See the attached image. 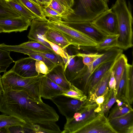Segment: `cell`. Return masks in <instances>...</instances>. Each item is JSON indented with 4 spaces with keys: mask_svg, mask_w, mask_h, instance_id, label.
Wrapping results in <instances>:
<instances>
[{
    "mask_svg": "<svg viewBox=\"0 0 133 133\" xmlns=\"http://www.w3.org/2000/svg\"><path fill=\"white\" fill-rule=\"evenodd\" d=\"M45 110L43 102L34 99L24 91L6 90L2 93L0 111L22 119L29 128L39 122Z\"/></svg>",
    "mask_w": 133,
    "mask_h": 133,
    "instance_id": "cell-1",
    "label": "cell"
},
{
    "mask_svg": "<svg viewBox=\"0 0 133 133\" xmlns=\"http://www.w3.org/2000/svg\"><path fill=\"white\" fill-rule=\"evenodd\" d=\"M111 8L115 14L118 23L117 47L126 50L133 46V17L131 4L126 0H116Z\"/></svg>",
    "mask_w": 133,
    "mask_h": 133,
    "instance_id": "cell-2",
    "label": "cell"
},
{
    "mask_svg": "<svg viewBox=\"0 0 133 133\" xmlns=\"http://www.w3.org/2000/svg\"><path fill=\"white\" fill-rule=\"evenodd\" d=\"M44 75L40 74L33 77H25L17 74L11 69L5 72L1 77L4 90H23L34 99L42 101L41 83Z\"/></svg>",
    "mask_w": 133,
    "mask_h": 133,
    "instance_id": "cell-3",
    "label": "cell"
},
{
    "mask_svg": "<svg viewBox=\"0 0 133 133\" xmlns=\"http://www.w3.org/2000/svg\"><path fill=\"white\" fill-rule=\"evenodd\" d=\"M75 14L63 21L70 22L92 21L104 11L109 9L103 0H76Z\"/></svg>",
    "mask_w": 133,
    "mask_h": 133,
    "instance_id": "cell-4",
    "label": "cell"
},
{
    "mask_svg": "<svg viewBox=\"0 0 133 133\" xmlns=\"http://www.w3.org/2000/svg\"><path fill=\"white\" fill-rule=\"evenodd\" d=\"M48 26L64 36L71 45L78 47H95L97 43L92 39L60 21H54L48 19Z\"/></svg>",
    "mask_w": 133,
    "mask_h": 133,
    "instance_id": "cell-5",
    "label": "cell"
},
{
    "mask_svg": "<svg viewBox=\"0 0 133 133\" xmlns=\"http://www.w3.org/2000/svg\"><path fill=\"white\" fill-rule=\"evenodd\" d=\"M97 105L95 102H89L87 99L86 103L73 116L66 119L64 130L62 133H76L85 124L94 118L97 113Z\"/></svg>",
    "mask_w": 133,
    "mask_h": 133,
    "instance_id": "cell-6",
    "label": "cell"
},
{
    "mask_svg": "<svg viewBox=\"0 0 133 133\" xmlns=\"http://www.w3.org/2000/svg\"><path fill=\"white\" fill-rule=\"evenodd\" d=\"M78 133H117L109 120L102 112H99L92 119L79 129Z\"/></svg>",
    "mask_w": 133,
    "mask_h": 133,
    "instance_id": "cell-7",
    "label": "cell"
},
{
    "mask_svg": "<svg viewBox=\"0 0 133 133\" xmlns=\"http://www.w3.org/2000/svg\"><path fill=\"white\" fill-rule=\"evenodd\" d=\"M50 100L56 105L59 112L66 119L72 117L87 102L62 95L52 98Z\"/></svg>",
    "mask_w": 133,
    "mask_h": 133,
    "instance_id": "cell-8",
    "label": "cell"
},
{
    "mask_svg": "<svg viewBox=\"0 0 133 133\" xmlns=\"http://www.w3.org/2000/svg\"><path fill=\"white\" fill-rule=\"evenodd\" d=\"M67 58H62L64 63V73L68 81H72L83 70L85 65L82 58L77 56L71 48H67L64 49Z\"/></svg>",
    "mask_w": 133,
    "mask_h": 133,
    "instance_id": "cell-9",
    "label": "cell"
},
{
    "mask_svg": "<svg viewBox=\"0 0 133 133\" xmlns=\"http://www.w3.org/2000/svg\"><path fill=\"white\" fill-rule=\"evenodd\" d=\"M92 22L107 35L118 34L117 18L111 8L104 11Z\"/></svg>",
    "mask_w": 133,
    "mask_h": 133,
    "instance_id": "cell-10",
    "label": "cell"
},
{
    "mask_svg": "<svg viewBox=\"0 0 133 133\" xmlns=\"http://www.w3.org/2000/svg\"><path fill=\"white\" fill-rule=\"evenodd\" d=\"M60 21L88 36L97 44L102 42L107 36L95 26L92 21Z\"/></svg>",
    "mask_w": 133,
    "mask_h": 133,
    "instance_id": "cell-11",
    "label": "cell"
},
{
    "mask_svg": "<svg viewBox=\"0 0 133 133\" xmlns=\"http://www.w3.org/2000/svg\"><path fill=\"white\" fill-rule=\"evenodd\" d=\"M31 20L22 16L0 19V27L3 32H21L27 30L31 25Z\"/></svg>",
    "mask_w": 133,
    "mask_h": 133,
    "instance_id": "cell-12",
    "label": "cell"
},
{
    "mask_svg": "<svg viewBox=\"0 0 133 133\" xmlns=\"http://www.w3.org/2000/svg\"><path fill=\"white\" fill-rule=\"evenodd\" d=\"M2 49L8 51H14L28 55L31 53L45 57L51 61L55 65L61 64L64 65L63 59L62 57L56 54L52 51L46 52L37 51L29 49L19 45H8L3 44Z\"/></svg>",
    "mask_w": 133,
    "mask_h": 133,
    "instance_id": "cell-13",
    "label": "cell"
},
{
    "mask_svg": "<svg viewBox=\"0 0 133 133\" xmlns=\"http://www.w3.org/2000/svg\"><path fill=\"white\" fill-rule=\"evenodd\" d=\"M30 26L27 36L28 38L42 44L53 51L49 43L45 40L46 39V34L49 28L47 22L34 19L31 20Z\"/></svg>",
    "mask_w": 133,
    "mask_h": 133,
    "instance_id": "cell-14",
    "label": "cell"
},
{
    "mask_svg": "<svg viewBox=\"0 0 133 133\" xmlns=\"http://www.w3.org/2000/svg\"><path fill=\"white\" fill-rule=\"evenodd\" d=\"M36 61L29 57L22 58L14 61L15 64L11 69L17 74L24 77L37 76L40 74L36 70Z\"/></svg>",
    "mask_w": 133,
    "mask_h": 133,
    "instance_id": "cell-15",
    "label": "cell"
},
{
    "mask_svg": "<svg viewBox=\"0 0 133 133\" xmlns=\"http://www.w3.org/2000/svg\"><path fill=\"white\" fill-rule=\"evenodd\" d=\"M65 90L59 86L44 75L41 83L40 94L41 97L50 100L62 95Z\"/></svg>",
    "mask_w": 133,
    "mask_h": 133,
    "instance_id": "cell-16",
    "label": "cell"
},
{
    "mask_svg": "<svg viewBox=\"0 0 133 133\" xmlns=\"http://www.w3.org/2000/svg\"><path fill=\"white\" fill-rule=\"evenodd\" d=\"M116 60L104 63L95 70L88 80L87 89L88 93L92 90L105 74L111 69Z\"/></svg>",
    "mask_w": 133,
    "mask_h": 133,
    "instance_id": "cell-17",
    "label": "cell"
},
{
    "mask_svg": "<svg viewBox=\"0 0 133 133\" xmlns=\"http://www.w3.org/2000/svg\"><path fill=\"white\" fill-rule=\"evenodd\" d=\"M64 65H55L46 76L54 82L65 90L69 89L71 85L65 76L64 71Z\"/></svg>",
    "mask_w": 133,
    "mask_h": 133,
    "instance_id": "cell-18",
    "label": "cell"
},
{
    "mask_svg": "<svg viewBox=\"0 0 133 133\" xmlns=\"http://www.w3.org/2000/svg\"><path fill=\"white\" fill-rule=\"evenodd\" d=\"M111 69L105 74L92 90L88 93L87 99L89 102H95V100L97 97L108 93L109 91V83Z\"/></svg>",
    "mask_w": 133,
    "mask_h": 133,
    "instance_id": "cell-19",
    "label": "cell"
},
{
    "mask_svg": "<svg viewBox=\"0 0 133 133\" xmlns=\"http://www.w3.org/2000/svg\"><path fill=\"white\" fill-rule=\"evenodd\" d=\"M123 52V50L117 47L106 51L94 62L92 68V74L100 65L107 62L116 60Z\"/></svg>",
    "mask_w": 133,
    "mask_h": 133,
    "instance_id": "cell-20",
    "label": "cell"
},
{
    "mask_svg": "<svg viewBox=\"0 0 133 133\" xmlns=\"http://www.w3.org/2000/svg\"><path fill=\"white\" fill-rule=\"evenodd\" d=\"M133 111H132L109 120L112 127L115 129H116L118 133H123L127 127L133 123Z\"/></svg>",
    "mask_w": 133,
    "mask_h": 133,
    "instance_id": "cell-21",
    "label": "cell"
},
{
    "mask_svg": "<svg viewBox=\"0 0 133 133\" xmlns=\"http://www.w3.org/2000/svg\"><path fill=\"white\" fill-rule=\"evenodd\" d=\"M126 76L124 97L129 103L132 104L133 101V64L128 63L126 66Z\"/></svg>",
    "mask_w": 133,
    "mask_h": 133,
    "instance_id": "cell-22",
    "label": "cell"
},
{
    "mask_svg": "<svg viewBox=\"0 0 133 133\" xmlns=\"http://www.w3.org/2000/svg\"><path fill=\"white\" fill-rule=\"evenodd\" d=\"M128 63L127 57L122 53L116 59L112 68V70L114 72V76L116 81L117 91L119 82Z\"/></svg>",
    "mask_w": 133,
    "mask_h": 133,
    "instance_id": "cell-23",
    "label": "cell"
},
{
    "mask_svg": "<svg viewBox=\"0 0 133 133\" xmlns=\"http://www.w3.org/2000/svg\"><path fill=\"white\" fill-rule=\"evenodd\" d=\"M26 8L36 16L37 20L47 22V19L45 16L42 7L30 0H15Z\"/></svg>",
    "mask_w": 133,
    "mask_h": 133,
    "instance_id": "cell-24",
    "label": "cell"
},
{
    "mask_svg": "<svg viewBox=\"0 0 133 133\" xmlns=\"http://www.w3.org/2000/svg\"><path fill=\"white\" fill-rule=\"evenodd\" d=\"M46 39L49 41L58 45L63 49L71 45L68 40L60 33L49 28L46 34Z\"/></svg>",
    "mask_w": 133,
    "mask_h": 133,
    "instance_id": "cell-25",
    "label": "cell"
},
{
    "mask_svg": "<svg viewBox=\"0 0 133 133\" xmlns=\"http://www.w3.org/2000/svg\"><path fill=\"white\" fill-rule=\"evenodd\" d=\"M48 6L61 15L62 20L75 14L73 9L68 7L59 0H51Z\"/></svg>",
    "mask_w": 133,
    "mask_h": 133,
    "instance_id": "cell-26",
    "label": "cell"
},
{
    "mask_svg": "<svg viewBox=\"0 0 133 133\" xmlns=\"http://www.w3.org/2000/svg\"><path fill=\"white\" fill-rule=\"evenodd\" d=\"M118 36V34L107 35L102 42L97 44L95 47L96 50L98 51H107L117 47Z\"/></svg>",
    "mask_w": 133,
    "mask_h": 133,
    "instance_id": "cell-27",
    "label": "cell"
},
{
    "mask_svg": "<svg viewBox=\"0 0 133 133\" xmlns=\"http://www.w3.org/2000/svg\"><path fill=\"white\" fill-rule=\"evenodd\" d=\"M21 16L9 4L6 0H0V19Z\"/></svg>",
    "mask_w": 133,
    "mask_h": 133,
    "instance_id": "cell-28",
    "label": "cell"
},
{
    "mask_svg": "<svg viewBox=\"0 0 133 133\" xmlns=\"http://www.w3.org/2000/svg\"><path fill=\"white\" fill-rule=\"evenodd\" d=\"M102 55V54H99L97 52L85 53L79 51L76 55L82 58L83 62L87 67L90 76L92 74V68L94 62Z\"/></svg>",
    "mask_w": 133,
    "mask_h": 133,
    "instance_id": "cell-29",
    "label": "cell"
},
{
    "mask_svg": "<svg viewBox=\"0 0 133 133\" xmlns=\"http://www.w3.org/2000/svg\"><path fill=\"white\" fill-rule=\"evenodd\" d=\"M14 125H19L27 129L29 132H31L29 127L25 122L17 117L9 116L0 120V129L2 128Z\"/></svg>",
    "mask_w": 133,
    "mask_h": 133,
    "instance_id": "cell-30",
    "label": "cell"
},
{
    "mask_svg": "<svg viewBox=\"0 0 133 133\" xmlns=\"http://www.w3.org/2000/svg\"><path fill=\"white\" fill-rule=\"evenodd\" d=\"M117 92L116 90H109L104 102L101 106V110L99 112L103 113L104 114L108 112L114 104L116 103L117 99Z\"/></svg>",
    "mask_w": 133,
    "mask_h": 133,
    "instance_id": "cell-31",
    "label": "cell"
},
{
    "mask_svg": "<svg viewBox=\"0 0 133 133\" xmlns=\"http://www.w3.org/2000/svg\"><path fill=\"white\" fill-rule=\"evenodd\" d=\"M9 4L14 10L21 16L29 18L32 20L37 19L35 15L24 6L17 2L15 0L8 1Z\"/></svg>",
    "mask_w": 133,
    "mask_h": 133,
    "instance_id": "cell-32",
    "label": "cell"
},
{
    "mask_svg": "<svg viewBox=\"0 0 133 133\" xmlns=\"http://www.w3.org/2000/svg\"><path fill=\"white\" fill-rule=\"evenodd\" d=\"M62 95L82 101H86L88 98L84 91L71 84L70 88L65 90Z\"/></svg>",
    "mask_w": 133,
    "mask_h": 133,
    "instance_id": "cell-33",
    "label": "cell"
},
{
    "mask_svg": "<svg viewBox=\"0 0 133 133\" xmlns=\"http://www.w3.org/2000/svg\"><path fill=\"white\" fill-rule=\"evenodd\" d=\"M133 110L131 105L128 102H126L121 106H116L111 111L108 118L109 120L119 117L133 111Z\"/></svg>",
    "mask_w": 133,
    "mask_h": 133,
    "instance_id": "cell-34",
    "label": "cell"
},
{
    "mask_svg": "<svg viewBox=\"0 0 133 133\" xmlns=\"http://www.w3.org/2000/svg\"><path fill=\"white\" fill-rule=\"evenodd\" d=\"M10 53L0 48V73L6 72L10 64L14 62L10 56Z\"/></svg>",
    "mask_w": 133,
    "mask_h": 133,
    "instance_id": "cell-35",
    "label": "cell"
},
{
    "mask_svg": "<svg viewBox=\"0 0 133 133\" xmlns=\"http://www.w3.org/2000/svg\"><path fill=\"white\" fill-rule=\"evenodd\" d=\"M19 45L29 49L37 51L46 52L52 51L42 44L33 41L24 42Z\"/></svg>",
    "mask_w": 133,
    "mask_h": 133,
    "instance_id": "cell-36",
    "label": "cell"
},
{
    "mask_svg": "<svg viewBox=\"0 0 133 133\" xmlns=\"http://www.w3.org/2000/svg\"><path fill=\"white\" fill-rule=\"evenodd\" d=\"M42 7L45 16L48 18L49 19L54 21H62V16L58 12L48 6Z\"/></svg>",
    "mask_w": 133,
    "mask_h": 133,
    "instance_id": "cell-37",
    "label": "cell"
},
{
    "mask_svg": "<svg viewBox=\"0 0 133 133\" xmlns=\"http://www.w3.org/2000/svg\"><path fill=\"white\" fill-rule=\"evenodd\" d=\"M126 76V70L125 67L119 82L117 89L116 97L117 99H119L122 97H124Z\"/></svg>",
    "mask_w": 133,
    "mask_h": 133,
    "instance_id": "cell-38",
    "label": "cell"
},
{
    "mask_svg": "<svg viewBox=\"0 0 133 133\" xmlns=\"http://www.w3.org/2000/svg\"><path fill=\"white\" fill-rule=\"evenodd\" d=\"M28 55L29 57L36 60L41 61L43 62L47 66L49 71L55 65L49 59L42 56L31 53L29 54Z\"/></svg>",
    "mask_w": 133,
    "mask_h": 133,
    "instance_id": "cell-39",
    "label": "cell"
},
{
    "mask_svg": "<svg viewBox=\"0 0 133 133\" xmlns=\"http://www.w3.org/2000/svg\"><path fill=\"white\" fill-rule=\"evenodd\" d=\"M45 41L50 44L53 51L57 54L62 58H67L64 49L59 45L54 43L50 42L46 39Z\"/></svg>",
    "mask_w": 133,
    "mask_h": 133,
    "instance_id": "cell-40",
    "label": "cell"
},
{
    "mask_svg": "<svg viewBox=\"0 0 133 133\" xmlns=\"http://www.w3.org/2000/svg\"><path fill=\"white\" fill-rule=\"evenodd\" d=\"M35 65L36 71L39 74L46 75L49 71L47 66L42 61L36 60Z\"/></svg>",
    "mask_w": 133,
    "mask_h": 133,
    "instance_id": "cell-41",
    "label": "cell"
},
{
    "mask_svg": "<svg viewBox=\"0 0 133 133\" xmlns=\"http://www.w3.org/2000/svg\"><path fill=\"white\" fill-rule=\"evenodd\" d=\"M5 128L8 133L29 132L27 129L21 125H14Z\"/></svg>",
    "mask_w": 133,
    "mask_h": 133,
    "instance_id": "cell-42",
    "label": "cell"
},
{
    "mask_svg": "<svg viewBox=\"0 0 133 133\" xmlns=\"http://www.w3.org/2000/svg\"><path fill=\"white\" fill-rule=\"evenodd\" d=\"M107 93L98 96L95 100L94 102L97 104V107L96 109V112L98 113L101 110V106L103 103L105 96Z\"/></svg>",
    "mask_w": 133,
    "mask_h": 133,
    "instance_id": "cell-43",
    "label": "cell"
},
{
    "mask_svg": "<svg viewBox=\"0 0 133 133\" xmlns=\"http://www.w3.org/2000/svg\"><path fill=\"white\" fill-rule=\"evenodd\" d=\"M116 82L114 76V72L112 70L109 83V86L110 88V90H117L116 88Z\"/></svg>",
    "mask_w": 133,
    "mask_h": 133,
    "instance_id": "cell-44",
    "label": "cell"
},
{
    "mask_svg": "<svg viewBox=\"0 0 133 133\" xmlns=\"http://www.w3.org/2000/svg\"><path fill=\"white\" fill-rule=\"evenodd\" d=\"M66 6L69 8H72L74 5L75 0H59Z\"/></svg>",
    "mask_w": 133,
    "mask_h": 133,
    "instance_id": "cell-45",
    "label": "cell"
},
{
    "mask_svg": "<svg viewBox=\"0 0 133 133\" xmlns=\"http://www.w3.org/2000/svg\"><path fill=\"white\" fill-rule=\"evenodd\" d=\"M124 133H133V124L132 123L127 127L123 132Z\"/></svg>",
    "mask_w": 133,
    "mask_h": 133,
    "instance_id": "cell-46",
    "label": "cell"
},
{
    "mask_svg": "<svg viewBox=\"0 0 133 133\" xmlns=\"http://www.w3.org/2000/svg\"><path fill=\"white\" fill-rule=\"evenodd\" d=\"M3 91L4 89L1 80V76L0 74V101L2 95Z\"/></svg>",
    "mask_w": 133,
    "mask_h": 133,
    "instance_id": "cell-47",
    "label": "cell"
},
{
    "mask_svg": "<svg viewBox=\"0 0 133 133\" xmlns=\"http://www.w3.org/2000/svg\"><path fill=\"white\" fill-rule=\"evenodd\" d=\"M51 0H43L45 4V5L44 6H48L51 2Z\"/></svg>",
    "mask_w": 133,
    "mask_h": 133,
    "instance_id": "cell-48",
    "label": "cell"
},
{
    "mask_svg": "<svg viewBox=\"0 0 133 133\" xmlns=\"http://www.w3.org/2000/svg\"><path fill=\"white\" fill-rule=\"evenodd\" d=\"M41 6H44L45 4L43 0H36Z\"/></svg>",
    "mask_w": 133,
    "mask_h": 133,
    "instance_id": "cell-49",
    "label": "cell"
},
{
    "mask_svg": "<svg viewBox=\"0 0 133 133\" xmlns=\"http://www.w3.org/2000/svg\"><path fill=\"white\" fill-rule=\"evenodd\" d=\"M8 115L5 114L0 115V120L3 119L7 117Z\"/></svg>",
    "mask_w": 133,
    "mask_h": 133,
    "instance_id": "cell-50",
    "label": "cell"
},
{
    "mask_svg": "<svg viewBox=\"0 0 133 133\" xmlns=\"http://www.w3.org/2000/svg\"><path fill=\"white\" fill-rule=\"evenodd\" d=\"M32 2H33L36 4L39 5H40L38 2L36 0H30ZM41 6V5H40Z\"/></svg>",
    "mask_w": 133,
    "mask_h": 133,
    "instance_id": "cell-51",
    "label": "cell"
},
{
    "mask_svg": "<svg viewBox=\"0 0 133 133\" xmlns=\"http://www.w3.org/2000/svg\"><path fill=\"white\" fill-rule=\"evenodd\" d=\"M3 32V30L0 27V33Z\"/></svg>",
    "mask_w": 133,
    "mask_h": 133,
    "instance_id": "cell-52",
    "label": "cell"
},
{
    "mask_svg": "<svg viewBox=\"0 0 133 133\" xmlns=\"http://www.w3.org/2000/svg\"><path fill=\"white\" fill-rule=\"evenodd\" d=\"M103 0L105 2L107 3L109 1V0Z\"/></svg>",
    "mask_w": 133,
    "mask_h": 133,
    "instance_id": "cell-53",
    "label": "cell"
},
{
    "mask_svg": "<svg viewBox=\"0 0 133 133\" xmlns=\"http://www.w3.org/2000/svg\"><path fill=\"white\" fill-rule=\"evenodd\" d=\"M7 1H11V0H6Z\"/></svg>",
    "mask_w": 133,
    "mask_h": 133,
    "instance_id": "cell-54",
    "label": "cell"
}]
</instances>
